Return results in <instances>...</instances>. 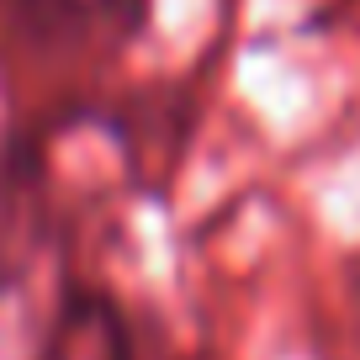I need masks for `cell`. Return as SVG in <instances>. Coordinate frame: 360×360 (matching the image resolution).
I'll use <instances>...</instances> for the list:
<instances>
[{
    "instance_id": "obj_1",
    "label": "cell",
    "mask_w": 360,
    "mask_h": 360,
    "mask_svg": "<svg viewBox=\"0 0 360 360\" xmlns=\"http://www.w3.org/2000/svg\"><path fill=\"white\" fill-rule=\"evenodd\" d=\"M0 6L32 37H69L85 22V0H0Z\"/></svg>"
}]
</instances>
